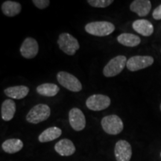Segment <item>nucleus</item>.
I'll use <instances>...</instances> for the list:
<instances>
[{"mask_svg":"<svg viewBox=\"0 0 161 161\" xmlns=\"http://www.w3.org/2000/svg\"><path fill=\"white\" fill-rule=\"evenodd\" d=\"M115 30V26L110 22L96 21L92 22L85 25L86 33L97 37H104L110 35Z\"/></svg>","mask_w":161,"mask_h":161,"instance_id":"1","label":"nucleus"},{"mask_svg":"<svg viewBox=\"0 0 161 161\" xmlns=\"http://www.w3.org/2000/svg\"><path fill=\"white\" fill-rule=\"evenodd\" d=\"M51 109L47 104H39L31 108L26 116V120L31 124H38L46 121L50 116Z\"/></svg>","mask_w":161,"mask_h":161,"instance_id":"2","label":"nucleus"},{"mask_svg":"<svg viewBox=\"0 0 161 161\" xmlns=\"http://www.w3.org/2000/svg\"><path fill=\"white\" fill-rule=\"evenodd\" d=\"M58 44L60 49L68 55H74L80 48L78 40L69 33L60 34Z\"/></svg>","mask_w":161,"mask_h":161,"instance_id":"3","label":"nucleus"},{"mask_svg":"<svg viewBox=\"0 0 161 161\" xmlns=\"http://www.w3.org/2000/svg\"><path fill=\"white\" fill-rule=\"evenodd\" d=\"M101 125L104 132L110 135H117L124 128L122 120L117 115L104 116L101 121Z\"/></svg>","mask_w":161,"mask_h":161,"instance_id":"4","label":"nucleus"},{"mask_svg":"<svg viewBox=\"0 0 161 161\" xmlns=\"http://www.w3.org/2000/svg\"><path fill=\"white\" fill-rule=\"evenodd\" d=\"M127 58L124 55H118L112 58L103 69V74L105 77L110 78L119 75L127 64Z\"/></svg>","mask_w":161,"mask_h":161,"instance_id":"5","label":"nucleus"},{"mask_svg":"<svg viewBox=\"0 0 161 161\" xmlns=\"http://www.w3.org/2000/svg\"><path fill=\"white\" fill-rule=\"evenodd\" d=\"M57 80L60 85L69 91L78 92L82 90V84L75 76L66 72H59L57 74Z\"/></svg>","mask_w":161,"mask_h":161,"instance_id":"6","label":"nucleus"},{"mask_svg":"<svg viewBox=\"0 0 161 161\" xmlns=\"http://www.w3.org/2000/svg\"><path fill=\"white\" fill-rule=\"evenodd\" d=\"M110 98L108 96L102 94H94L90 96L86 101L88 109L93 111H101L105 110L110 105Z\"/></svg>","mask_w":161,"mask_h":161,"instance_id":"7","label":"nucleus"},{"mask_svg":"<svg viewBox=\"0 0 161 161\" xmlns=\"http://www.w3.org/2000/svg\"><path fill=\"white\" fill-rule=\"evenodd\" d=\"M154 58L152 56L136 55L128 60L126 66L130 71L136 72L152 66L154 64Z\"/></svg>","mask_w":161,"mask_h":161,"instance_id":"8","label":"nucleus"},{"mask_svg":"<svg viewBox=\"0 0 161 161\" xmlns=\"http://www.w3.org/2000/svg\"><path fill=\"white\" fill-rule=\"evenodd\" d=\"M114 154L116 161H130L132 156L131 146L128 141L119 140L115 145Z\"/></svg>","mask_w":161,"mask_h":161,"instance_id":"9","label":"nucleus"},{"mask_svg":"<svg viewBox=\"0 0 161 161\" xmlns=\"http://www.w3.org/2000/svg\"><path fill=\"white\" fill-rule=\"evenodd\" d=\"M69 122L72 129L76 131L84 130L86 126V119L83 112L77 108H72L69 112Z\"/></svg>","mask_w":161,"mask_h":161,"instance_id":"10","label":"nucleus"},{"mask_svg":"<svg viewBox=\"0 0 161 161\" xmlns=\"http://www.w3.org/2000/svg\"><path fill=\"white\" fill-rule=\"evenodd\" d=\"M39 51V45L37 40L34 38L27 37L22 43L20 47V53L26 59H31L37 56Z\"/></svg>","mask_w":161,"mask_h":161,"instance_id":"11","label":"nucleus"},{"mask_svg":"<svg viewBox=\"0 0 161 161\" xmlns=\"http://www.w3.org/2000/svg\"><path fill=\"white\" fill-rule=\"evenodd\" d=\"M55 150L60 156L69 157L75 152V147L69 139H63L55 144Z\"/></svg>","mask_w":161,"mask_h":161,"instance_id":"12","label":"nucleus"},{"mask_svg":"<svg viewBox=\"0 0 161 161\" xmlns=\"http://www.w3.org/2000/svg\"><path fill=\"white\" fill-rule=\"evenodd\" d=\"M152 9V3L149 0H135L130 5V10L140 17H146Z\"/></svg>","mask_w":161,"mask_h":161,"instance_id":"13","label":"nucleus"},{"mask_svg":"<svg viewBox=\"0 0 161 161\" xmlns=\"http://www.w3.org/2000/svg\"><path fill=\"white\" fill-rule=\"evenodd\" d=\"M134 31L144 37H149L154 32V26L147 19H136L132 24Z\"/></svg>","mask_w":161,"mask_h":161,"instance_id":"14","label":"nucleus"},{"mask_svg":"<svg viewBox=\"0 0 161 161\" xmlns=\"http://www.w3.org/2000/svg\"><path fill=\"white\" fill-rule=\"evenodd\" d=\"M4 92L8 97L14 99H22L27 96L29 92V88L26 86H10L4 90Z\"/></svg>","mask_w":161,"mask_h":161,"instance_id":"15","label":"nucleus"},{"mask_svg":"<svg viewBox=\"0 0 161 161\" xmlns=\"http://www.w3.org/2000/svg\"><path fill=\"white\" fill-rule=\"evenodd\" d=\"M16 113V104L12 99H6L2 104V119L5 122L11 120Z\"/></svg>","mask_w":161,"mask_h":161,"instance_id":"16","label":"nucleus"},{"mask_svg":"<svg viewBox=\"0 0 161 161\" xmlns=\"http://www.w3.org/2000/svg\"><path fill=\"white\" fill-rule=\"evenodd\" d=\"M62 134V130L58 127H51L43 130L38 136V140L40 142H47L53 141L60 137Z\"/></svg>","mask_w":161,"mask_h":161,"instance_id":"17","label":"nucleus"},{"mask_svg":"<svg viewBox=\"0 0 161 161\" xmlns=\"http://www.w3.org/2000/svg\"><path fill=\"white\" fill-rule=\"evenodd\" d=\"M22 6L19 3L14 1H5L2 5V11L9 17H15L21 12Z\"/></svg>","mask_w":161,"mask_h":161,"instance_id":"18","label":"nucleus"},{"mask_svg":"<svg viewBox=\"0 0 161 161\" xmlns=\"http://www.w3.org/2000/svg\"><path fill=\"white\" fill-rule=\"evenodd\" d=\"M117 41L122 45L128 47H135L140 45L141 39L137 35L130 33H122L117 37Z\"/></svg>","mask_w":161,"mask_h":161,"instance_id":"19","label":"nucleus"},{"mask_svg":"<svg viewBox=\"0 0 161 161\" xmlns=\"http://www.w3.org/2000/svg\"><path fill=\"white\" fill-rule=\"evenodd\" d=\"M2 148L4 152L8 154H14L22 150L23 142L19 139H9L3 142Z\"/></svg>","mask_w":161,"mask_h":161,"instance_id":"20","label":"nucleus"},{"mask_svg":"<svg viewBox=\"0 0 161 161\" xmlns=\"http://www.w3.org/2000/svg\"><path fill=\"white\" fill-rule=\"evenodd\" d=\"M60 91L59 86L52 83H45L40 84L37 87V92L40 95L46 97H53Z\"/></svg>","mask_w":161,"mask_h":161,"instance_id":"21","label":"nucleus"},{"mask_svg":"<svg viewBox=\"0 0 161 161\" xmlns=\"http://www.w3.org/2000/svg\"><path fill=\"white\" fill-rule=\"evenodd\" d=\"M87 3L92 7L104 8H106L111 5L114 3V1L113 0H88Z\"/></svg>","mask_w":161,"mask_h":161,"instance_id":"22","label":"nucleus"},{"mask_svg":"<svg viewBox=\"0 0 161 161\" xmlns=\"http://www.w3.org/2000/svg\"><path fill=\"white\" fill-rule=\"evenodd\" d=\"M34 5L39 9H45L49 5V0H33L32 1Z\"/></svg>","mask_w":161,"mask_h":161,"instance_id":"23","label":"nucleus"},{"mask_svg":"<svg viewBox=\"0 0 161 161\" xmlns=\"http://www.w3.org/2000/svg\"><path fill=\"white\" fill-rule=\"evenodd\" d=\"M152 17L156 20L161 19V5H159L158 7H157L154 10V11L152 13Z\"/></svg>","mask_w":161,"mask_h":161,"instance_id":"24","label":"nucleus"},{"mask_svg":"<svg viewBox=\"0 0 161 161\" xmlns=\"http://www.w3.org/2000/svg\"><path fill=\"white\" fill-rule=\"evenodd\" d=\"M160 110H161V104H160Z\"/></svg>","mask_w":161,"mask_h":161,"instance_id":"25","label":"nucleus"},{"mask_svg":"<svg viewBox=\"0 0 161 161\" xmlns=\"http://www.w3.org/2000/svg\"><path fill=\"white\" fill-rule=\"evenodd\" d=\"M160 158H161V152H160Z\"/></svg>","mask_w":161,"mask_h":161,"instance_id":"26","label":"nucleus"},{"mask_svg":"<svg viewBox=\"0 0 161 161\" xmlns=\"http://www.w3.org/2000/svg\"><path fill=\"white\" fill-rule=\"evenodd\" d=\"M160 52H161V50H160Z\"/></svg>","mask_w":161,"mask_h":161,"instance_id":"27","label":"nucleus"}]
</instances>
